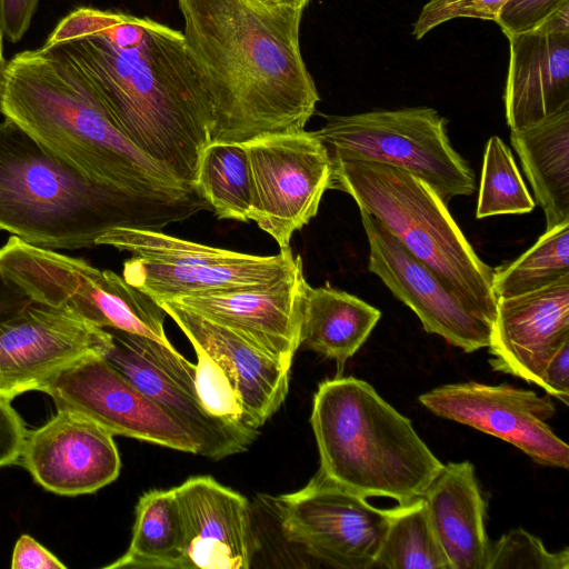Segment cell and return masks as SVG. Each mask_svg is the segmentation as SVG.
Masks as SVG:
<instances>
[{"label":"cell","instance_id":"10","mask_svg":"<svg viewBox=\"0 0 569 569\" xmlns=\"http://www.w3.org/2000/svg\"><path fill=\"white\" fill-rule=\"evenodd\" d=\"M283 537L338 569H371L391 509H380L320 470L300 490L272 499Z\"/></svg>","mask_w":569,"mask_h":569},{"label":"cell","instance_id":"19","mask_svg":"<svg viewBox=\"0 0 569 569\" xmlns=\"http://www.w3.org/2000/svg\"><path fill=\"white\" fill-rule=\"evenodd\" d=\"M507 38L505 112L518 131L569 108V3L538 28Z\"/></svg>","mask_w":569,"mask_h":569},{"label":"cell","instance_id":"12","mask_svg":"<svg viewBox=\"0 0 569 569\" xmlns=\"http://www.w3.org/2000/svg\"><path fill=\"white\" fill-rule=\"evenodd\" d=\"M252 182L250 220L280 249L315 218L329 189L331 161L315 131L272 133L243 143Z\"/></svg>","mask_w":569,"mask_h":569},{"label":"cell","instance_id":"3","mask_svg":"<svg viewBox=\"0 0 569 569\" xmlns=\"http://www.w3.org/2000/svg\"><path fill=\"white\" fill-rule=\"evenodd\" d=\"M0 113L93 181L156 200L200 196L119 130L92 83L56 46L24 50L7 61Z\"/></svg>","mask_w":569,"mask_h":569},{"label":"cell","instance_id":"29","mask_svg":"<svg viewBox=\"0 0 569 569\" xmlns=\"http://www.w3.org/2000/svg\"><path fill=\"white\" fill-rule=\"evenodd\" d=\"M569 276V221L557 224L510 264L493 269L497 298H510L545 288Z\"/></svg>","mask_w":569,"mask_h":569},{"label":"cell","instance_id":"20","mask_svg":"<svg viewBox=\"0 0 569 569\" xmlns=\"http://www.w3.org/2000/svg\"><path fill=\"white\" fill-rule=\"evenodd\" d=\"M172 489L186 533L182 569H248L259 542L247 498L210 476Z\"/></svg>","mask_w":569,"mask_h":569},{"label":"cell","instance_id":"17","mask_svg":"<svg viewBox=\"0 0 569 569\" xmlns=\"http://www.w3.org/2000/svg\"><path fill=\"white\" fill-rule=\"evenodd\" d=\"M307 286L301 261L293 271L267 284L190 295L171 301L230 329L262 353L291 367L301 346Z\"/></svg>","mask_w":569,"mask_h":569},{"label":"cell","instance_id":"16","mask_svg":"<svg viewBox=\"0 0 569 569\" xmlns=\"http://www.w3.org/2000/svg\"><path fill=\"white\" fill-rule=\"evenodd\" d=\"M107 329L74 311L32 301L0 326V396L12 400L41 387L60 370L110 345Z\"/></svg>","mask_w":569,"mask_h":569},{"label":"cell","instance_id":"40","mask_svg":"<svg viewBox=\"0 0 569 569\" xmlns=\"http://www.w3.org/2000/svg\"><path fill=\"white\" fill-rule=\"evenodd\" d=\"M2 39H3V33H2V30L0 28V100H1V92H2V84H3V76H4V70H6V67H7V61H6L4 56H3Z\"/></svg>","mask_w":569,"mask_h":569},{"label":"cell","instance_id":"34","mask_svg":"<svg viewBox=\"0 0 569 569\" xmlns=\"http://www.w3.org/2000/svg\"><path fill=\"white\" fill-rule=\"evenodd\" d=\"M569 0H508L495 22L506 37L538 28Z\"/></svg>","mask_w":569,"mask_h":569},{"label":"cell","instance_id":"28","mask_svg":"<svg viewBox=\"0 0 569 569\" xmlns=\"http://www.w3.org/2000/svg\"><path fill=\"white\" fill-rule=\"evenodd\" d=\"M375 568L451 569L422 497L391 509Z\"/></svg>","mask_w":569,"mask_h":569},{"label":"cell","instance_id":"26","mask_svg":"<svg viewBox=\"0 0 569 569\" xmlns=\"http://www.w3.org/2000/svg\"><path fill=\"white\" fill-rule=\"evenodd\" d=\"M186 533L173 489L144 492L127 551L106 569H182Z\"/></svg>","mask_w":569,"mask_h":569},{"label":"cell","instance_id":"37","mask_svg":"<svg viewBox=\"0 0 569 569\" xmlns=\"http://www.w3.org/2000/svg\"><path fill=\"white\" fill-rule=\"evenodd\" d=\"M11 568L66 569L67 566L32 537L22 535L13 548Z\"/></svg>","mask_w":569,"mask_h":569},{"label":"cell","instance_id":"8","mask_svg":"<svg viewBox=\"0 0 569 569\" xmlns=\"http://www.w3.org/2000/svg\"><path fill=\"white\" fill-rule=\"evenodd\" d=\"M132 254L123 263V279L158 303L181 297L231 290L276 281L302 261L291 248L274 256H257L214 248L161 230L114 228L96 241Z\"/></svg>","mask_w":569,"mask_h":569},{"label":"cell","instance_id":"33","mask_svg":"<svg viewBox=\"0 0 569 569\" xmlns=\"http://www.w3.org/2000/svg\"><path fill=\"white\" fill-rule=\"evenodd\" d=\"M508 0H430L423 6L413 26V36L421 39L430 30L456 18L496 21Z\"/></svg>","mask_w":569,"mask_h":569},{"label":"cell","instance_id":"30","mask_svg":"<svg viewBox=\"0 0 569 569\" xmlns=\"http://www.w3.org/2000/svg\"><path fill=\"white\" fill-rule=\"evenodd\" d=\"M511 150L497 136L485 149L476 217L527 213L535 209Z\"/></svg>","mask_w":569,"mask_h":569},{"label":"cell","instance_id":"13","mask_svg":"<svg viewBox=\"0 0 569 569\" xmlns=\"http://www.w3.org/2000/svg\"><path fill=\"white\" fill-rule=\"evenodd\" d=\"M40 391L57 409L77 412L113 436L198 455L190 433L100 355L60 370Z\"/></svg>","mask_w":569,"mask_h":569},{"label":"cell","instance_id":"4","mask_svg":"<svg viewBox=\"0 0 569 569\" xmlns=\"http://www.w3.org/2000/svg\"><path fill=\"white\" fill-rule=\"evenodd\" d=\"M202 197L156 200L93 181L8 119L0 121V230L32 246H96L114 228L161 230L207 208Z\"/></svg>","mask_w":569,"mask_h":569},{"label":"cell","instance_id":"6","mask_svg":"<svg viewBox=\"0 0 569 569\" xmlns=\"http://www.w3.org/2000/svg\"><path fill=\"white\" fill-rule=\"evenodd\" d=\"M329 189L348 193L416 258L492 323L493 269L485 263L448 211L419 177L365 160H330Z\"/></svg>","mask_w":569,"mask_h":569},{"label":"cell","instance_id":"24","mask_svg":"<svg viewBox=\"0 0 569 569\" xmlns=\"http://www.w3.org/2000/svg\"><path fill=\"white\" fill-rule=\"evenodd\" d=\"M511 144L546 218V230L569 221V108L518 131Z\"/></svg>","mask_w":569,"mask_h":569},{"label":"cell","instance_id":"7","mask_svg":"<svg viewBox=\"0 0 569 569\" xmlns=\"http://www.w3.org/2000/svg\"><path fill=\"white\" fill-rule=\"evenodd\" d=\"M0 272L33 301L68 308L102 329L172 346L164 332L167 313L161 306L113 271L11 236L0 247Z\"/></svg>","mask_w":569,"mask_h":569},{"label":"cell","instance_id":"11","mask_svg":"<svg viewBox=\"0 0 569 569\" xmlns=\"http://www.w3.org/2000/svg\"><path fill=\"white\" fill-rule=\"evenodd\" d=\"M107 330L111 339L102 357L190 433L198 455L220 460L246 451L256 440L258 429L223 420L204 409L196 391V365L173 346Z\"/></svg>","mask_w":569,"mask_h":569},{"label":"cell","instance_id":"2","mask_svg":"<svg viewBox=\"0 0 569 569\" xmlns=\"http://www.w3.org/2000/svg\"><path fill=\"white\" fill-rule=\"evenodd\" d=\"M44 46L58 47L79 67L136 147L194 188L210 143L211 109L183 33L121 13L98 32Z\"/></svg>","mask_w":569,"mask_h":569},{"label":"cell","instance_id":"9","mask_svg":"<svg viewBox=\"0 0 569 569\" xmlns=\"http://www.w3.org/2000/svg\"><path fill=\"white\" fill-rule=\"evenodd\" d=\"M330 160H365L406 170L448 203L470 196L476 178L451 146L446 119L428 107L330 116L317 131Z\"/></svg>","mask_w":569,"mask_h":569},{"label":"cell","instance_id":"41","mask_svg":"<svg viewBox=\"0 0 569 569\" xmlns=\"http://www.w3.org/2000/svg\"><path fill=\"white\" fill-rule=\"evenodd\" d=\"M246 1H248L254 6H258L261 8H268V9H272V8H276L281 4V3H279L278 0H246Z\"/></svg>","mask_w":569,"mask_h":569},{"label":"cell","instance_id":"18","mask_svg":"<svg viewBox=\"0 0 569 569\" xmlns=\"http://www.w3.org/2000/svg\"><path fill=\"white\" fill-rule=\"evenodd\" d=\"M19 463L46 490L62 496L96 492L121 469L113 435L67 409L28 431Z\"/></svg>","mask_w":569,"mask_h":569},{"label":"cell","instance_id":"21","mask_svg":"<svg viewBox=\"0 0 569 569\" xmlns=\"http://www.w3.org/2000/svg\"><path fill=\"white\" fill-rule=\"evenodd\" d=\"M569 342V276L532 292L497 300L488 346L493 370L539 386L543 368Z\"/></svg>","mask_w":569,"mask_h":569},{"label":"cell","instance_id":"31","mask_svg":"<svg viewBox=\"0 0 569 569\" xmlns=\"http://www.w3.org/2000/svg\"><path fill=\"white\" fill-rule=\"evenodd\" d=\"M487 569H569V550L551 552L538 537L516 528L490 542Z\"/></svg>","mask_w":569,"mask_h":569},{"label":"cell","instance_id":"27","mask_svg":"<svg viewBox=\"0 0 569 569\" xmlns=\"http://www.w3.org/2000/svg\"><path fill=\"white\" fill-rule=\"evenodd\" d=\"M193 186L220 219L250 220L252 182L243 143L210 142L200 154Z\"/></svg>","mask_w":569,"mask_h":569},{"label":"cell","instance_id":"15","mask_svg":"<svg viewBox=\"0 0 569 569\" xmlns=\"http://www.w3.org/2000/svg\"><path fill=\"white\" fill-rule=\"evenodd\" d=\"M360 210L369 243L368 269L409 307L428 333L473 352L488 348L493 323L416 258L376 218Z\"/></svg>","mask_w":569,"mask_h":569},{"label":"cell","instance_id":"1","mask_svg":"<svg viewBox=\"0 0 569 569\" xmlns=\"http://www.w3.org/2000/svg\"><path fill=\"white\" fill-rule=\"evenodd\" d=\"M211 109L210 142L305 130L319 94L303 62V10L246 0H178Z\"/></svg>","mask_w":569,"mask_h":569},{"label":"cell","instance_id":"39","mask_svg":"<svg viewBox=\"0 0 569 569\" xmlns=\"http://www.w3.org/2000/svg\"><path fill=\"white\" fill-rule=\"evenodd\" d=\"M33 300L0 272V326L21 313Z\"/></svg>","mask_w":569,"mask_h":569},{"label":"cell","instance_id":"32","mask_svg":"<svg viewBox=\"0 0 569 569\" xmlns=\"http://www.w3.org/2000/svg\"><path fill=\"white\" fill-rule=\"evenodd\" d=\"M193 349L197 355L196 391L204 409L212 416L248 427L240 398L230 379L204 350Z\"/></svg>","mask_w":569,"mask_h":569},{"label":"cell","instance_id":"5","mask_svg":"<svg viewBox=\"0 0 569 569\" xmlns=\"http://www.w3.org/2000/svg\"><path fill=\"white\" fill-rule=\"evenodd\" d=\"M310 423L319 470L366 498L409 502L422 497L443 466L410 419L355 377L327 379L318 386Z\"/></svg>","mask_w":569,"mask_h":569},{"label":"cell","instance_id":"23","mask_svg":"<svg viewBox=\"0 0 569 569\" xmlns=\"http://www.w3.org/2000/svg\"><path fill=\"white\" fill-rule=\"evenodd\" d=\"M422 498L451 569H487L486 501L475 466L469 461L443 465Z\"/></svg>","mask_w":569,"mask_h":569},{"label":"cell","instance_id":"25","mask_svg":"<svg viewBox=\"0 0 569 569\" xmlns=\"http://www.w3.org/2000/svg\"><path fill=\"white\" fill-rule=\"evenodd\" d=\"M381 311L329 284L306 288L300 343L343 367L367 341Z\"/></svg>","mask_w":569,"mask_h":569},{"label":"cell","instance_id":"36","mask_svg":"<svg viewBox=\"0 0 569 569\" xmlns=\"http://www.w3.org/2000/svg\"><path fill=\"white\" fill-rule=\"evenodd\" d=\"M39 0H0V28L10 42H18L30 27Z\"/></svg>","mask_w":569,"mask_h":569},{"label":"cell","instance_id":"35","mask_svg":"<svg viewBox=\"0 0 569 569\" xmlns=\"http://www.w3.org/2000/svg\"><path fill=\"white\" fill-rule=\"evenodd\" d=\"M27 433L10 400L0 396V467L19 462Z\"/></svg>","mask_w":569,"mask_h":569},{"label":"cell","instance_id":"38","mask_svg":"<svg viewBox=\"0 0 569 569\" xmlns=\"http://www.w3.org/2000/svg\"><path fill=\"white\" fill-rule=\"evenodd\" d=\"M539 387L563 402L569 400V342L565 343L542 370Z\"/></svg>","mask_w":569,"mask_h":569},{"label":"cell","instance_id":"22","mask_svg":"<svg viewBox=\"0 0 569 569\" xmlns=\"http://www.w3.org/2000/svg\"><path fill=\"white\" fill-rule=\"evenodd\" d=\"M159 305L191 345L204 350L222 368L240 398L244 423L253 429L262 427L287 397L291 367L262 353L230 329L171 300Z\"/></svg>","mask_w":569,"mask_h":569},{"label":"cell","instance_id":"42","mask_svg":"<svg viewBox=\"0 0 569 569\" xmlns=\"http://www.w3.org/2000/svg\"><path fill=\"white\" fill-rule=\"evenodd\" d=\"M279 3L303 10L310 0H278Z\"/></svg>","mask_w":569,"mask_h":569},{"label":"cell","instance_id":"14","mask_svg":"<svg viewBox=\"0 0 569 569\" xmlns=\"http://www.w3.org/2000/svg\"><path fill=\"white\" fill-rule=\"evenodd\" d=\"M418 400L438 417L505 440L539 465L569 467V447L547 422L555 403L532 390L469 381L437 387Z\"/></svg>","mask_w":569,"mask_h":569}]
</instances>
